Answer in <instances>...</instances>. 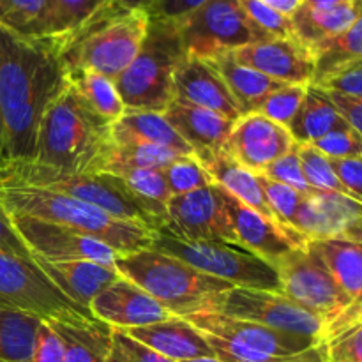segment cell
I'll list each match as a JSON object with an SVG mask.
<instances>
[{
  "label": "cell",
  "instance_id": "83f0119b",
  "mask_svg": "<svg viewBox=\"0 0 362 362\" xmlns=\"http://www.w3.org/2000/svg\"><path fill=\"white\" fill-rule=\"evenodd\" d=\"M310 247L352 300L362 304V247L341 235L311 239Z\"/></svg>",
  "mask_w": 362,
  "mask_h": 362
},
{
  "label": "cell",
  "instance_id": "277c9868",
  "mask_svg": "<svg viewBox=\"0 0 362 362\" xmlns=\"http://www.w3.org/2000/svg\"><path fill=\"white\" fill-rule=\"evenodd\" d=\"M110 131L112 124L88 106L69 80L42 115L32 163L62 173H94L112 144Z\"/></svg>",
  "mask_w": 362,
  "mask_h": 362
},
{
  "label": "cell",
  "instance_id": "91938a15",
  "mask_svg": "<svg viewBox=\"0 0 362 362\" xmlns=\"http://www.w3.org/2000/svg\"><path fill=\"white\" fill-rule=\"evenodd\" d=\"M182 362H223V361H219L218 357H198V359H189Z\"/></svg>",
  "mask_w": 362,
  "mask_h": 362
},
{
  "label": "cell",
  "instance_id": "e575fe53",
  "mask_svg": "<svg viewBox=\"0 0 362 362\" xmlns=\"http://www.w3.org/2000/svg\"><path fill=\"white\" fill-rule=\"evenodd\" d=\"M42 318L0 310V362H32Z\"/></svg>",
  "mask_w": 362,
  "mask_h": 362
},
{
  "label": "cell",
  "instance_id": "d6986e66",
  "mask_svg": "<svg viewBox=\"0 0 362 362\" xmlns=\"http://www.w3.org/2000/svg\"><path fill=\"white\" fill-rule=\"evenodd\" d=\"M90 313L103 324L120 331L145 327L173 317L154 297L126 278L117 279L103 290L92 300Z\"/></svg>",
  "mask_w": 362,
  "mask_h": 362
},
{
  "label": "cell",
  "instance_id": "f6af8a7d",
  "mask_svg": "<svg viewBox=\"0 0 362 362\" xmlns=\"http://www.w3.org/2000/svg\"><path fill=\"white\" fill-rule=\"evenodd\" d=\"M325 362H362V322L325 343Z\"/></svg>",
  "mask_w": 362,
  "mask_h": 362
},
{
  "label": "cell",
  "instance_id": "816d5d0a",
  "mask_svg": "<svg viewBox=\"0 0 362 362\" xmlns=\"http://www.w3.org/2000/svg\"><path fill=\"white\" fill-rule=\"evenodd\" d=\"M315 87H317V85H315ZM322 90L327 95L329 101L334 105V108L338 110L339 115L343 117V120H345L350 127H354L362 138V98H354V95L343 94V92L329 90V88H322Z\"/></svg>",
  "mask_w": 362,
  "mask_h": 362
},
{
  "label": "cell",
  "instance_id": "8d00e7d4",
  "mask_svg": "<svg viewBox=\"0 0 362 362\" xmlns=\"http://www.w3.org/2000/svg\"><path fill=\"white\" fill-rule=\"evenodd\" d=\"M119 177L136 197H140L154 211V214L161 219V223H165L166 204L172 198V193H170L168 184H166L163 168L129 170V172L120 173Z\"/></svg>",
  "mask_w": 362,
  "mask_h": 362
},
{
  "label": "cell",
  "instance_id": "bcb514c9",
  "mask_svg": "<svg viewBox=\"0 0 362 362\" xmlns=\"http://www.w3.org/2000/svg\"><path fill=\"white\" fill-rule=\"evenodd\" d=\"M108 0H55L57 16H59V34L53 41L76 30L83 21H87L103 4Z\"/></svg>",
  "mask_w": 362,
  "mask_h": 362
},
{
  "label": "cell",
  "instance_id": "4316f807",
  "mask_svg": "<svg viewBox=\"0 0 362 362\" xmlns=\"http://www.w3.org/2000/svg\"><path fill=\"white\" fill-rule=\"evenodd\" d=\"M64 345V362H110L112 327L98 318L46 320Z\"/></svg>",
  "mask_w": 362,
  "mask_h": 362
},
{
  "label": "cell",
  "instance_id": "4fadbf2b",
  "mask_svg": "<svg viewBox=\"0 0 362 362\" xmlns=\"http://www.w3.org/2000/svg\"><path fill=\"white\" fill-rule=\"evenodd\" d=\"M212 313L239 320L255 322L276 331L306 336L320 343L329 341V325L324 318L304 310L281 292L250 288H230L221 293Z\"/></svg>",
  "mask_w": 362,
  "mask_h": 362
},
{
  "label": "cell",
  "instance_id": "6125c7cd",
  "mask_svg": "<svg viewBox=\"0 0 362 362\" xmlns=\"http://www.w3.org/2000/svg\"><path fill=\"white\" fill-rule=\"evenodd\" d=\"M7 175H9V173H7L4 168H0V182H2V180H6Z\"/></svg>",
  "mask_w": 362,
  "mask_h": 362
},
{
  "label": "cell",
  "instance_id": "5bb4252c",
  "mask_svg": "<svg viewBox=\"0 0 362 362\" xmlns=\"http://www.w3.org/2000/svg\"><path fill=\"white\" fill-rule=\"evenodd\" d=\"M163 228L182 240H228L235 243L226 211L225 189L211 184L191 193L172 197L166 204Z\"/></svg>",
  "mask_w": 362,
  "mask_h": 362
},
{
  "label": "cell",
  "instance_id": "e0dca14e",
  "mask_svg": "<svg viewBox=\"0 0 362 362\" xmlns=\"http://www.w3.org/2000/svg\"><path fill=\"white\" fill-rule=\"evenodd\" d=\"M232 53L239 64L251 67L279 83H313V53L297 37L265 39L243 46Z\"/></svg>",
  "mask_w": 362,
  "mask_h": 362
},
{
  "label": "cell",
  "instance_id": "6da1fadb",
  "mask_svg": "<svg viewBox=\"0 0 362 362\" xmlns=\"http://www.w3.org/2000/svg\"><path fill=\"white\" fill-rule=\"evenodd\" d=\"M67 83L52 39H27L0 27V168L34 161L42 115Z\"/></svg>",
  "mask_w": 362,
  "mask_h": 362
},
{
  "label": "cell",
  "instance_id": "836d02e7",
  "mask_svg": "<svg viewBox=\"0 0 362 362\" xmlns=\"http://www.w3.org/2000/svg\"><path fill=\"white\" fill-rule=\"evenodd\" d=\"M177 158H180L179 152L159 147V145L113 144L112 141L99 159L94 173L120 175V173L129 172V170L165 168Z\"/></svg>",
  "mask_w": 362,
  "mask_h": 362
},
{
  "label": "cell",
  "instance_id": "5b68a950",
  "mask_svg": "<svg viewBox=\"0 0 362 362\" xmlns=\"http://www.w3.org/2000/svg\"><path fill=\"white\" fill-rule=\"evenodd\" d=\"M117 271L122 278L144 288L173 317L214 311L221 293L233 288L230 283L197 271L186 262L154 247L119 255Z\"/></svg>",
  "mask_w": 362,
  "mask_h": 362
},
{
  "label": "cell",
  "instance_id": "d590c367",
  "mask_svg": "<svg viewBox=\"0 0 362 362\" xmlns=\"http://www.w3.org/2000/svg\"><path fill=\"white\" fill-rule=\"evenodd\" d=\"M69 80L80 92L81 98L88 103V106L110 124L117 122L124 115L126 105L112 78L95 73V71H83L71 76Z\"/></svg>",
  "mask_w": 362,
  "mask_h": 362
},
{
  "label": "cell",
  "instance_id": "52a82bcc",
  "mask_svg": "<svg viewBox=\"0 0 362 362\" xmlns=\"http://www.w3.org/2000/svg\"><path fill=\"white\" fill-rule=\"evenodd\" d=\"M184 59L177 21L151 18L140 52L113 80L126 108L165 113L175 99L173 74Z\"/></svg>",
  "mask_w": 362,
  "mask_h": 362
},
{
  "label": "cell",
  "instance_id": "9a60e30c",
  "mask_svg": "<svg viewBox=\"0 0 362 362\" xmlns=\"http://www.w3.org/2000/svg\"><path fill=\"white\" fill-rule=\"evenodd\" d=\"M9 218L18 235L30 250L32 258L37 257L49 262L94 260L115 264L119 257V253L105 243L69 226L42 221L30 216L9 214Z\"/></svg>",
  "mask_w": 362,
  "mask_h": 362
},
{
  "label": "cell",
  "instance_id": "f907efd6",
  "mask_svg": "<svg viewBox=\"0 0 362 362\" xmlns=\"http://www.w3.org/2000/svg\"><path fill=\"white\" fill-rule=\"evenodd\" d=\"M317 87L343 92V94L354 95V98H362V60L331 74L324 81H320Z\"/></svg>",
  "mask_w": 362,
  "mask_h": 362
},
{
  "label": "cell",
  "instance_id": "ac0fdd59",
  "mask_svg": "<svg viewBox=\"0 0 362 362\" xmlns=\"http://www.w3.org/2000/svg\"><path fill=\"white\" fill-rule=\"evenodd\" d=\"M293 145L296 144L285 126L276 124L262 113L251 112L233 124L225 148L244 168L260 175Z\"/></svg>",
  "mask_w": 362,
  "mask_h": 362
},
{
  "label": "cell",
  "instance_id": "9f6ffc18",
  "mask_svg": "<svg viewBox=\"0 0 362 362\" xmlns=\"http://www.w3.org/2000/svg\"><path fill=\"white\" fill-rule=\"evenodd\" d=\"M260 2L267 4V6L278 9L279 13H283V14H286V16L292 18V14L299 9L300 4H303V0H260Z\"/></svg>",
  "mask_w": 362,
  "mask_h": 362
},
{
  "label": "cell",
  "instance_id": "681fc988",
  "mask_svg": "<svg viewBox=\"0 0 362 362\" xmlns=\"http://www.w3.org/2000/svg\"><path fill=\"white\" fill-rule=\"evenodd\" d=\"M207 2L209 0H147L145 11L151 18L179 21Z\"/></svg>",
  "mask_w": 362,
  "mask_h": 362
},
{
  "label": "cell",
  "instance_id": "94428289",
  "mask_svg": "<svg viewBox=\"0 0 362 362\" xmlns=\"http://www.w3.org/2000/svg\"><path fill=\"white\" fill-rule=\"evenodd\" d=\"M2 144H4V122H2V113H0V156H2Z\"/></svg>",
  "mask_w": 362,
  "mask_h": 362
},
{
  "label": "cell",
  "instance_id": "4dcf8cb0",
  "mask_svg": "<svg viewBox=\"0 0 362 362\" xmlns=\"http://www.w3.org/2000/svg\"><path fill=\"white\" fill-rule=\"evenodd\" d=\"M341 124H345V120L334 108V105L329 101L324 90L310 85L299 110L288 122L286 129H288L293 144L306 145L315 144Z\"/></svg>",
  "mask_w": 362,
  "mask_h": 362
},
{
  "label": "cell",
  "instance_id": "db71d44e",
  "mask_svg": "<svg viewBox=\"0 0 362 362\" xmlns=\"http://www.w3.org/2000/svg\"><path fill=\"white\" fill-rule=\"evenodd\" d=\"M0 253L9 255V257L34 260V258H32L30 250H28L27 244L23 243V239L18 235L13 223H11L9 214L4 211L2 205H0Z\"/></svg>",
  "mask_w": 362,
  "mask_h": 362
},
{
  "label": "cell",
  "instance_id": "ba28073f",
  "mask_svg": "<svg viewBox=\"0 0 362 362\" xmlns=\"http://www.w3.org/2000/svg\"><path fill=\"white\" fill-rule=\"evenodd\" d=\"M7 179L30 186L57 191L101 209L117 219L141 223L152 230L163 223L151 207L127 187L119 175L112 173H62L37 163H16L7 166Z\"/></svg>",
  "mask_w": 362,
  "mask_h": 362
},
{
  "label": "cell",
  "instance_id": "8992f818",
  "mask_svg": "<svg viewBox=\"0 0 362 362\" xmlns=\"http://www.w3.org/2000/svg\"><path fill=\"white\" fill-rule=\"evenodd\" d=\"M223 362H325V343L221 313L187 315Z\"/></svg>",
  "mask_w": 362,
  "mask_h": 362
},
{
  "label": "cell",
  "instance_id": "ee69618b",
  "mask_svg": "<svg viewBox=\"0 0 362 362\" xmlns=\"http://www.w3.org/2000/svg\"><path fill=\"white\" fill-rule=\"evenodd\" d=\"M258 180H260L265 200H267V205L272 211V214H274V218L278 219L279 223H283V225L290 226V221H292V218L296 216L304 194L292 189V187L285 186V184H279L276 182V180L267 179V177L264 175H258Z\"/></svg>",
  "mask_w": 362,
  "mask_h": 362
},
{
  "label": "cell",
  "instance_id": "f546056e",
  "mask_svg": "<svg viewBox=\"0 0 362 362\" xmlns=\"http://www.w3.org/2000/svg\"><path fill=\"white\" fill-rule=\"evenodd\" d=\"M209 62L219 71L225 83L228 85L230 92L235 98L243 115L257 112V108L264 101L265 95L271 94L272 90L279 88L281 85H285L276 80H271L269 76L251 69V67L239 64L232 52L214 57Z\"/></svg>",
  "mask_w": 362,
  "mask_h": 362
},
{
  "label": "cell",
  "instance_id": "1f68e13d",
  "mask_svg": "<svg viewBox=\"0 0 362 362\" xmlns=\"http://www.w3.org/2000/svg\"><path fill=\"white\" fill-rule=\"evenodd\" d=\"M354 4L357 14L352 25L334 39L311 49L315 59V78L311 85H318L343 67L362 60V0H354Z\"/></svg>",
  "mask_w": 362,
  "mask_h": 362
},
{
  "label": "cell",
  "instance_id": "f5cc1de1",
  "mask_svg": "<svg viewBox=\"0 0 362 362\" xmlns=\"http://www.w3.org/2000/svg\"><path fill=\"white\" fill-rule=\"evenodd\" d=\"M343 186L362 204V156L349 159H329Z\"/></svg>",
  "mask_w": 362,
  "mask_h": 362
},
{
  "label": "cell",
  "instance_id": "ffe728a7",
  "mask_svg": "<svg viewBox=\"0 0 362 362\" xmlns=\"http://www.w3.org/2000/svg\"><path fill=\"white\" fill-rule=\"evenodd\" d=\"M173 88L175 99L211 110L232 122L243 117L228 85L209 60L186 57L173 74Z\"/></svg>",
  "mask_w": 362,
  "mask_h": 362
},
{
  "label": "cell",
  "instance_id": "30bf717a",
  "mask_svg": "<svg viewBox=\"0 0 362 362\" xmlns=\"http://www.w3.org/2000/svg\"><path fill=\"white\" fill-rule=\"evenodd\" d=\"M152 247L186 262L197 271L237 288L281 292L278 271L267 260L228 240H182L166 228L156 230Z\"/></svg>",
  "mask_w": 362,
  "mask_h": 362
},
{
  "label": "cell",
  "instance_id": "74e56055",
  "mask_svg": "<svg viewBox=\"0 0 362 362\" xmlns=\"http://www.w3.org/2000/svg\"><path fill=\"white\" fill-rule=\"evenodd\" d=\"M297 152H299L304 177H306L308 184H310L311 187H315L317 191H322V193L338 194V197L349 198V200L361 204V202L343 186L341 180L338 179V175H336L334 170H332L329 158H325L318 148H315L311 144L297 145Z\"/></svg>",
  "mask_w": 362,
  "mask_h": 362
},
{
  "label": "cell",
  "instance_id": "f1b7e54d",
  "mask_svg": "<svg viewBox=\"0 0 362 362\" xmlns=\"http://www.w3.org/2000/svg\"><path fill=\"white\" fill-rule=\"evenodd\" d=\"M0 27L27 39H55V0H0Z\"/></svg>",
  "mask_w": 362,
  "mask_h": 362
},
{
  "label": "cell",
  "instance_id": "f35d334b",
  "mask_svg": "<svg viewBox=\"0 0 362 362\" xmlns=\"http://www.w3.org/2000/svg\"><path fill=\"white\" fill-rule=\"evenodd\" d=\"M163 172H165L166 184H168L172 197H180V194L214 184L211 175L205 172V168L194 156H180L168 166H165Z\"/></svg>",
  "mask_w": 362,
  "mask_h": 362
},
{
  "label": "cell",
  "instance_id": "44dd1931",
  "mask_svg": "<svg viewBox=\"0 0 362 362\" xmlns=\"http://www.w3.org/2000/svg\"><path fill=\"white\" fill-rule=\"evenodd\" d=\"M37 267L46 278L64 293L69 300L83 310L90 311V304L103 290L122 278L115 264L94 260H67L49 262L34 258Z\"/></svg>",
  "mask_w": 362,
  "mask_h": 362
},
{
  "label": "cell",
  "instance_id": "6f0895ef",
  "mask_svg": "<svg viewBox=\"0 0 362 362\" xmlns=\"http://www.w3.org/2000/svg\"><path fill=\"white\" fill-rule=\"evenodd\" d=\"M354 0H303L300 6H306L310 9H317V11H329V9H336V7L346 6V4H352Z\"/></svg>",
  "mask_w": 362,
  "mask_h": 362
},
{
  "label": "cell",
  "instance_id": "c3c4849f",
  "mask_svg": "<svg viewBox=\"0 0 362 362\" xmlns=\"http://www.w3.org/2000/svg\"><path fill=\"white\" fill-rule=\"evenodd\" d=\"M32 362H64V345L52 324L42 320L35 338Z\"/></svg>",
  "mask_w": 362,
  "mask_h": 362
},
{
  "label": "cell",
  "instance_id": "603a6c76",
  "mask_svg": "<svg viewBox=\"0 0 362 362\" xmlns=\"http://www.w3.org/2000/svg\"><path fill=\"white\" fill-rule=\"evenodd\" d=\"M163 115L194 154L225 148L233 129L232 120L200 106L173 99Z\"/></svg>",
  "mask_w": 362,
  "mask_h": 362
},
{
  "label": "cell",
  "instance_id": "11a10c76",
  "mask_svg": "<svg viewBox=\"0 0 362 362\" xmlns=\"http://www.w3.org/2000/svg\"><path fill=\"white\" fill-rule=\"evenodd\" d=\"M341 237H345V239L359 244V246L362 247V211L357 216H354L352 221H350L349 225H346V228L343 230Z\"/></svg>",
  "mask_w": 362,
  "mask_h": 362
},
{
  "label": "cell",
  "instance_id": "7dc6e473",
  "mask_svg": "<svg viewBox=\"0 0 362 362\" xmlns=\"http://www.w3.org/2000/svg\"><path fill=\"white\" fill-rule=\"evenodd\" d=\"M110 362H175L163 357L161 354L147 349L120 329L112 327V354Z\"/></svg>",
  "mask_w": 362,
  "mask_h": 362
},
{
  "label": "cell",
  "instance_id": "7bdbcfd3",
  "mask_svg": "<svg viewBox=\"0 0 362 362\" xmlns=\"http://www.w3.org/2000/svg\"><path fill=\"white\" fill-rule=\"evenodd\" d=\"M313 145L329 159H349L362 156V138L349 124H341L331 133L322 136Z\"/></svg>",
  "mask_w": 362,
  "mask_h": 362
},
{
  "label": "cell",
  "instance_id": "7402d4cb",
  "mask_svg": "<svg viewBox=\"0 0 362 362\" xmlns=\"http://www.w3.org/2000/svg\"><path fill=\"white\" fill-rule=\"evenodd\" d=\"M124 332L170 361L182 362L198 357H216L204 332L182 317H170L158 324L127 329Z\"/></svg>",
  "mask_w": 362,
  "mask_h": 362
},
{
  "label": "cell",
  "instance_id": "680465c9",
  "mask_svg": "<svg viewBox=\"0 0 362 362\" xmlns=\"http://www.w3.org/2000/svg\"><path fill=\"white\" fill-rule=\"evenodd\" d=\"M119 2L126 4V6L141 7V9H145V4H147V0H119Z\"/></svg>",
  "mask_w": 362,
  "mask_h": 362
},
{
  "label": "cell",
  "instance_id": "b9f144b4",
  "mask_svg": "<svg viewBox=\"0 0 362 362\" xmlns=\"http://www.w3.org/2000/svg\"><path fill=\"white\" fill-rule=\"evenodd\" d=\"M247 18L269 37H296L292 18L260 0H240Z\"/></svg>",
  "mask_w": 362,
  "mask_h": 362
},
{
  "label": "cell",
  "instance_id": "7c38bea8",
  "mask_svg": "<svg viewBox=\"0 0 362 362\" xmlns=\"http://www.w3.org/2000/svg\"><path fill=\"white\" fill-rule=\"evenodd\" d=\"M0 310L21 311L42 320L95 318L67 299L34 260L0 253Z\"/></svg>",
  "mask_w": 362,
  "mask_h": 362
},
{
  "label": "cell",
  "instance_id": "484cf974",
  "mask_svg": "<svg viewBox=\"0 0 362 362\" xmlns=\"http://www.w3.org/2000/svg\"><path fill=\"white\" fill-rule=\"evenodd\" d=\"M113 144H148L172 148L180 156H193L189 145L182 140L163 113L147 110H127L110 131Z\"/></svg>",
  "mask_w": 362,
  "mask_h": 362
},
{
  "label": "cell",
  "instance_id": "d4e9b609",
  "mask_svg": "<svg viewBox=\"0 0 362 362\" xmlns=\"http://www.w3.org/2000/svg\"><path fill=\"white\" fill-rule=\"evenodd\" d=\"M194 158L200 161L205 172L211 175L212 182L223 187L226 193L232 194L233 198H237L246 207L253 209V211L260 212L267 218L276 219L272 211L269 209L267 200H265L264 189H262L257 173L250 172L240 163H237L226 148L202 152V154H194Z\"/></svg>",
  "mask_w": 362,
  "mask_h": 362
},
{
  "label": "cell",
  "instance_id": "7a4b0ae2",
  "mask_svg": "<svg viewBox=\"0 0 362 362\" xmlns=\"http://www.w3.org/2000/svg\"><path fill=\"white\" fill-rule=\"evenodd\" d=\"M148 20L141 7L108 0L76 30L57 41L52 39L67 78L95 71L115 80L140 52Z\"/></svg>",
  "mask_w": 362,
  "mask_h": 362
},
{
  "label": "cell",
  "instance_id": "2e32d148",
  "mask_svg": "<svg viewBox=\"0 0 362 362\" xmlns=\"http://www.w3.org/2000/svg\"><path fill=\"white\" fill-rule=\"evenodd\" d=\"M225 202L235 243L267 260L271 265L292 251L306 247L310 243L306 235L293 230L292 226L283 225L276 219L246 207L226 191Z\"/></svg>",
  "mask_w": 362,
  "mask_h": 362
},
{
  "label": "cell",
  "instance_id": "9c48e42d",
  "mask_svg": "<svg viewBox=\"0 0 362 362\" xmlns=\"http://www.w3.org/2000/svg\"><path fill=\"white\" fill-rule=\"evenodd\" d=\"M281 281V293L324 318L329 339L362 322V304L350 299L332 279L318 255L308 244L272 264Z\"/></svg>",
  "mask_w": 362,
  "mask_h": 362
},
{
  "label": "cell",
  "instance_id": "3957f363",
  "mask_svg": "<svg viewBox=\"0 0 362 362\" xmlns=\"http://www.w3.org/2000/svg\"><path fill=\"white\" fill-rule=\"evenodd\" d=\"M0 205L7 214L30 216L87 233L119 255L147 250L156 239V230L141 223L117 219L76 198L13 179L0 182Z\"/></svg>",
  "mask_w": 362,
  "mask_h": 362
},
{
  "label": "cell",
  "instance_id": "d6a6232c",
  "mask_svg": "<svg viewBox=\"0 0 362 362\" xmlns=\"http://www.w3.org/2000/svg\"><path fill=\"white\" fill-rule=\"evenodd\" d=\"M356 14L357 9L354 2L329 11H317L300 6L292 14L293 34L303 45L313 49L322 42L331 41L336 35L345 32L356 20Z\"/></svg>",
  "mask_w": 362,
  "mask_h": 362
},
{
  "label": "cell",
  "instance_id": "cb8c5ba5",
  "mask_svg": "<svg viewBox=\"0 0 362 362\" xmlns=\"http://www.w3.org/2000/svg\"><path fill=\"white\" fill-rule=\"evenodd\" d=\"M362 211V205L349 198L332 193H317L304 197L290 226L308 239L341 235L354 216Z\"/></svg>",
  "mask_w": 362,
  "mask_h": 362
},
{
  "label": "cell",
  "instance_id": "8fae6325",
  "mask_svg": "<svg viewBox=\"0 0 362 362\" xmlns=\"http://www.w3.org/2000/svg\"><path fill=\"white\" fill-rule=\"evenodd\" d=\"M177 27L186 57L204 60L272 39L247 18L240 0H209L177 21Z\"/></svg>",
  "mask_w": 362,
  "mask_h": 362
},
{
  "label": "cell",
  "instance_id": "ab89813d",
  "mask_svg": "<svg viewBox=\"0 0 362 362\" xmlns=\"http://www.w3.org/2000/svg\"><path fill=\"white\" fill-rule=\"evenodd\" d=\"M308 87L310 85H281L279 88L272 90L271 94L265 95V99L257 108V113H262L267 119L274 120L276 124H281V126L286 127L297 113V110H299L300 103H303L304 95L308 92Z\"/></svg>",
  "mask_w": 362,
  "mask_h": 362
},
{
  "label": "cell",
  "instance_id": "60d3db41",
  "mask_svg": "<svg viewBox=\"0 0 362 362\" xmlns=\"http://www.w3.org/2000/svg\"><path fill=\"white\" fill-rule=\"evenodd\" d=\"M260 175L267 177V179L271 180H276V182L279 184H285V186L303 193L304 197L322 193V191H317L315 187H311L310 184H308L303 172V165H300L299 152H297V145H293L286 154H283L281 158H278L274 163H271Z\"/></svg>",
  "mask_w": 362,
  "mask_h": 362
}]
</instances>
